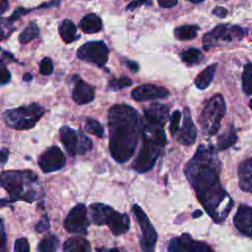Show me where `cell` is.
<instances>
[{"label": "cell", "mask_w": 252, "mask_h": 252, "mask_svg": "<svg viewBox=\"0 0 252 252\" xmlns=\"http://www.w3.org/2000/svg\"><path fill=\"white\" fill-rule=\"evenodd\" d=\"M235 227L244 235L252 236V208L240 205L234 216Z\"/></svg>", "instance_id": "obj_18"}, {"label": "cell", "mask_w": 252, "mask_h": 252, "mask_svg": "<svg viewBox=\"0 0 252 252\" xmlns=\"http://www.w3.org/2000/svg\"><path fill=\"white\" fill-rule=\"evenodd\" d=\"M6 233L4 231V226H0V252L3 250L6 244Z\"/></svg>", "instance_id": "obj_42"}, {"label": "cell", "mask_w": 252, "mask_h": 252, "mask_svg": "<svg viewBox=\"0 0 252 252\" xmlns=\"http://www.w3.org/2000/svg\"><path fill=\"white\" fill-rule=\"evenodd\" d=\"M225 111L226 106L222 95L220 94L213 95L205 103L199 116V124L202 132L207 136L215 135L220 128Z\"/></svg>", "instance_id": "obj_6"}, {"label": "cell", "mask_w": 252, "mask_h": 252, "mask_svg": "<svg viewBox=\"0 0 252 252\" xmlns=\"http://www.w3.org/2000/svg\"><path fill=\"white\" fill-rule=\"evenodd\" d=\"M189 1L194 2V3H198V2H202V1H204V0H189Z\"/></svg>", "instance_id": "obj_48"}, {"label": "cell", "mask_w": 252, "mask_h": 252, "mask_svg": "<svg viewBox=\"0 0 252 252\" xmlns=\"http://www.w3.org/2000/svg\"><path fill=\"white\" fill-rule=\"evenodd\" d=\"M63 252H92L88 240L80 236H73L63 244Z\"/></svg>", "instance_id": "obj_21"}, {"label": "cell", "mask_w": 252, "mask_h": 252, "mask_svg": "<svg viewBox=\"0 0 252 252\" xmlns=\"http://www.w3.org/2000/svg\"><path fill=\"white\" fill-rule=\"evenodd\" d=\"M202 216V211L201 210H196L193 214H192V217L193 218H199V217H201Z\"/></svg>", "instance_id": "obj_47"}, {"label": "cell", "mask_w": 252, "mask_h": 252, "mask_svg": "<svg viewBox=\"0 0 252 252\" xmlns=\"http://www.w3.org/2000/svg\"><path fill=\"white\" fill-rule=\"evenodd\" d=\"M213 14L219 16L220 18H224L227 15V10L223 7H216L213 10Z\"/></svg>", "instance_id": "obj_41"}, {"label": "cell", "mask_w": 252, "mask_h": 252, "mask_svg": "<svg viewBox=\"0 0 252 252\" xmlns=\"http://www.w3.org/2000/svg\"><path fill=\"white\" fill-rule=\"evenodd\" d=\"M168 252H215L208 244L192 239L190 234L183 233L172 238L168 243Z\"/></svg>", "instance_id": "obj_13"}, {"label": "cell", "mask_w": 252, "mask_h": 252, "mask_svg": "<svg viewBox=\"0 0 252 252\" xmlns=\"http://www.w3.org/2000/svg\"><path fill=\"white\" fill-rule=\"evenodd\" d=\"M109 50L103 41H90L83 44L77 51L79 59L93 63L96 66H103L108 60Z\"/></svg>", "instance_id": "obj_10"}, {"label": "cell", "mask_w": 252, "mask_h": 252, "mask_svg": "<svg viewBox=\"0 0 252 252\" xmlns=\"http://www.w3.org/2000/svg\"><path fill=\"white\" fill-rule=\"evenodd\" d=\"M23 80H24V81H26V82H30V81H32V74H30V73L25 74V75L23 76Z\"/></svg>", "instance_id": "obj_46"}, {"label": "cell", "mask_w": 252, "mask_h": 252, "mask_svg": "<svg viewBox=\"0 0 252 252\" xmlns=\"http://www.w3.org/2000/svg\"><path fill=\"white\" fill-rule=\"evenodd\" d=\"M249 106H250V108L252 109V99L250 100V102H249Z\"/></svg>", "instance_id": "obj_49"}, {"label": "cell", "mask_w": 252, "mask_h": 252, "mask_svg": "<svg viewBox=\"0 0 252 252\" xmlns=\"http://www.w3.org/2000/svg\"><path fill=\"white\" fill-rule=\"evenodd\" d=\"M85 130L88 133L94 135L98 138H102L104 136V130L102 125L97 120L93 118H87L85 123Z\"/></svg>", "instance_id": "obj_30"}, {"label": "cell", "mask_w": 252, "mask_h": 252, "mask_svg": "<svg viewBox=\"0 0 252 252\" xmlns=\"http://www.w3.org/2000/svg\"><path fill=\"white\" fill-rule=\"evenodd\" d=\"M217 69V64L214 63L208 66L203 72H201L195 79V85L198 89L204 90L212 83Z\"/></svg>", "instance_id": "obj_24"}, {"label": "cell", "mask_w": 252, "mask_h": 252, "mask_svg": "<svg viewBox=\"0 0 252 252\" xmlns=\"http://www.w3.org/2000/svg\"><path fill=\"white\" fill-rule=\"evenodd\" d=\"M158 3L161 8H171L177 4V0H158Z\"/></svg>", "instance_id": "obj_40"}, {"label": "cell", "mask_w": 252, "mask_h": 252, "mask_svg": "<svg viewBox=\"0 0 252 252\" xmlns=\"http://www.w3.org/2000/svg\"><path fill=\"white\" fill-rule=\"evenodd\" d=\"M126 64H127V66L133 71V72H136V71H138V69H139V66H138V64L136 63V62H132V61H127L126 62Z\"/></svg>", "instance_id": "obj_45"}, {"label": "cell", "mask_w": 252, "mask_h": 252, "mask_svg": "<svg viewBox=\"0 0 252 252\" xmlns=\"http://www.w3.org/2000/svg\"><path fill=\"white\" fill-rule=\"evenodd\" d=\"M144 119L164 126L169 118V107L161 103H152L145 109Z\"/></svg>", "instance_id": "obj_19"}, {"label": "cell", "mask_w": 252, "mask_h": 252, "mask_svg": "<svg viewBox=\"0 0 252 252\" xmlns=\"http://www.w3.org/2000/svg\"><path fill=\"white\" fill-rule=\"evenodd\" d=\"M242 89L246 94H252V63H248L244 66L242 73Z\"/></svg>", "instance_id": "obj_29"}, {"label": "cell", "mask_w": 252, "mask_h": 252, "mask_svg": "<svg viewBox=\"0 0 252 252\" xmlns=\"http://www.w3.org/2000/svg\"><path fill=\"white\" fill-rule=\"evenodd\" d=\"M237 173L241 190L252 193V158L239 164Z\"/></svg>", "instance_id": "obj_20"}, {"label": "cell", "mask_w": 252, "mask_h": 252, "mask_svg": "<svg viewBox=\"0 0 252 252\" xmlns=\"http://www.w3.org/2000/svg\"><path fill=\"white\" fill-rule=\"evenodd\" d=\"M181 118V113L179 110H174L170 117V124H169V131L171 135H174L176 132H178L179 128V122Z\"/></svg>", "instance_id": "obj_34"}, {"label": "cell", "mask_w": 252, "mask_h": 252, "mask_svg": "<svg viewBox=\"0 0 252 252\" xmlns=\"http://www.w3.org/2000/svg\"><path fill=\"white\" fill-rule=\"evenodd\" d=\"M49 227H50L49 219H48L47 216L44 215V216L41 218V220L37 222V224L35 225L34 229H35L36 232H39V233H40V232H43V231L48 230Z\"/></svg>", "instance_id": "obj_36"}, {"label": "cell", "mask_w": 252, "mask_h": 252, "mask_svg": "<svg viewBox=\"0 0 252 252\" xmlns=\"http://www.w3.org/2000/svg\"><path fill=\"white\" fill-rule=\"evenodd\" d=\"M45 109L38 103L8 109L4 112L6 124L17 130H28L32 128L44 114Z\"/></svg>", "instance_id": "obj_7"}, {"label": "cell", "mask_w": 252, "mask_h": 252, "mask_svg": "<svg viewBox=\"0 0 252 252\" xmlns=\"http://www.w3.org/2000/svg\"><path fill=\"white\" fill-rule=\"evenodd\" d=\"M199 28L194 25H183L174 30L175 36L180 40H190L197 36Z\"/></svg>", "instance_id": "obj_26"}, {"label": "cell", "mask_w": 252, "mask_h": 252, "mask_svg": "<svg viewBox=\"0 0 252 252\" xmlns=\"http://www.w3.org/2000/svg\"><path fill=\"white\" fill-rule=\"evenodd\" d=\"M177 141L185 146H189L195 143L197 132L194 126V123L191 118L190 109L188 107L184 108V116H183V125L180 130H178Z\"/></svg>", "instance_id": "obj_17"}, {"label": "cell", "mask_w": 252, "mask_h": 252, "mask_svg": "<svg viewBox=\"0 0 252 252\" xmlns=\"http://www.w3.org/2000/svg\"><path fill=\"white\" fill-rule=\"evenodd\" d=\"M133 213L136 217L137 221L140 223L143 235L140 241L142 250L144 252H155V247L157 243V232L153 224L151 223L149 218L141 209L140 206L135 204L133 206Z\"/></svg>", "instance_id": "obj_11"}, {"label": "cell", "mask_w": 252, "mask_h": 252, "mask_svg": "<svg viewBox=\"0 0 252 252\" xmlns=\"http://www.w3.org/2000/svg\"><path fill=\"white\" fill-rule=\"evenodd\" d=\"M8 6H9L8 0H0V16L7 11Z\"/></svg>", "instance_id": "obj_44"}, {"label": "cell", "mask_w": 252, "mask_h": 252, "mask_svg": "<svg viewBox=\"0 0 252 252\" xmlns=\"http://www.w3.org/2000/svg\"><path fill=\"white\" fill-rule=\"evenodd\" d=\"M181 59L187 64H195L203 59L202 52L197 48H189L181 53Z\"/></svg>", "instance_id": "obj_31"}, {"label": "cell", "mask_w": 252, "mask_h": 252, "mask_svg": "<svg viewBox=\"0 0 252 252\" xmlns=\"http://www.w3.org/2000/svg\"><path fill=\"white\" fill-rule=\"evenodd\" d=\"M143 4H151V2L149 0H131L130 4L127 6L128 10H133L135 8L140 7Z\"/></svg>", "instance_id": "obj_39"}, {"label": "cell", "mask_w": 252, "mask_h": 252, "mask_svg": "<svg viewBox=\"0 0 252 252\" xmlns=\"http://www.w3.org/2000/svg\"><path fill=\"white\" fill-rule=\"evenodd\" d=\"M53 69H54V67H53V62H52V60H51L50 58L44 57V58L40 61V63H39V72H40L42 75L47 76V75L52 74Z\"/></svg>", "instance_id": "obj_33"}, {"label": "cell", "mask_w": 252, "mask_h": 252, "mask_svg": "<svg viewBox=\"0 0 252 252\" xmlns=\"http://www.w3.org/2000/svg\"><path fill=\"white\" fill-rule=\"evenodd\" d=\"M58 238L53 234L45 235L38 244V252H56Z\"/></svg>", "instance_id": "obj_28"}, {"label": "cell", "mask_w": 252, "mask_h": 252, "mask_svg": "<svg viewBox=\"0 0 252 252\" xmlns=\"http://www.w3.org/2000/svg\"><path fill=\"white\" fill-rule=\"evenodd\" d=\"M60 140L69 155H84L93 148V142L81 130L76 131L68 126H62L59 131Z\"/></svg>", "instance_id": "obj_8"}, {"label": "cell", "mask_w": 252, "mask_h": 252, "mask_svg": "<svg viewBox=\"0 0 252 252\" xmlns=\"http://www.w3.org/2000/svg\"><path fill=\"white\" fill-rule=\"evenodd\" d=\"M39 34V29L34 22L29 24V26L20 33L19 40L22 44H26L32 40L33 38L37 37Z\"/></svg>", "instance_id": "obj_27"}, {"label": "cell", "mask_w": 252, "mask_h": 252, "mask_svg": "<svg viewBox=\"0 0 252 252\" xmlns=\"http://www.w3.org/2000/svg\"><path fill=\"white\" fill-rule=\"evenodd\" d=\"M245 30L237 26L220 25L207 32L203 38V44L205 49L212 46L230 42L234 39H240L243 37Z\"/></svg>", "instance_id": "obj_9"}, {"label": "cell", "mask_w": 252, "mask_h": 252, "mask_svg": "<svg viewBox=\"0 0 252 252\" xmlns=\"http://www.w3.org/2000/svg\"><path fill=\"white\" fill-rule=\"evenodd\" d=\"M109 150L111 157L124 163L133 156L142 133L143 119L130 105L115 104L108 111Z\"/></svg>", "instance_id": "obj_2"}, {"label": "cell", "mask_w": 252, "mask_h": 252, "mask_svg": "<svg viewBox=\"0 0 252 252\" xmlns=\"http://www.w3.org/2000/svg\"><path fill=\"white\" fill-rule=\"evenodd\" d=\"M11 79V74L8 71V69H6L5 67H1L0 68V85H5L7 83L10 82Z\"/></svg>", "instance_id": "obj_37"}, {"label": "cell", "mask_w": 252, "mask_h": 252, "mask_svg": "<svg viewBox=\"0 0 252 252\" xmlns=\"http://www.w3.org/2000/svg\"><path fill=\"white\" fill-rule=\"evenodd\" d=\"M237 141V134L234 130V128L231 126L229 128V130H227V132L223 133L218 140L217 143V149L219 151H223L226 150L228 148H230L231 146H233Z\"/></svg>", "instance_id": "obj_25"}, {"label": "cell", "mask_w": 252, "mask_h": 252, "mask_svg": "<svg viewBox=\"0 0 252 252\" xmlns=\"http://www.w3.org/2000/svg\"><path fill=\"white\" fill-rule=\"evenodd\" d=\"M8 157H9V151L8 149H1L0 150V163L1 164H5L7 159H8Z\"/></svg>", "instance_id": "obj_43"}, {"label": "cell", "mask_w": 252, "mask_h": 252, "mask_svg": "<svg viewBox=\"0 0 252 252\" xmlns=\"http://www.w3.org/2000/svg\"><path fill=\"white\" fill-rule=\"evenodd\" d=\"M29 11H30V9H25V8H22V7L18 8V9L11 15V17L8 19V22L12 23V22H14L15 20H18L22 15H24L25 13H27V12H29Z\"/></svg>", "instance_id": "obj_38"}, {"label": "cell", "mask_w": 252, "mask_h": 252, "mask_svg": "<svg viewBox=\"0 0 252 252\" xmlns=\"http://www.w3.org/2000/svg\"><path fill=\"white\" fill-rule=\"evenodd\" d=\"M75 84L72 91V98L78 104H87L94 100V88L83 81L80 77L75 76Z\"/></svg>", "instance_id": "obj_16"}, {"label": "cell", "mask_w": 252, "mask_h": 252, "mask_svg": "<svg viewBox=\"0 0 252 252\" xmlns=\"http://www.w3.org/2000/svg\"><path fill=\"white\" fill-rule=\"evenodd\" d=\"M58 32L63 41L66 43H71L75 41L78 37H80V35L77 34V28L75 24L68 19H65L60 22Z\"/></svg>", "instance_id": "obj_22"}, {"label": "cell", "mask_w": 252, "mask_h": 252, "mask_svg": "<svg viewBox=\"0 0 252 252\" xmlns=\"http://www.w3.org/2000/svg\"><path fill=\"white\" fill-rule=\"evenodd\" d=\"M80 28L86 33H94L102 29L101 19L95 14H88L80 21Z\"/></svg>", "instance_id": "obj_23"}, {"label": "cell", "mask_w": 252, "mask_h": 252, "mask_svg": "<svg viewBox=\"0 0 252 252\" xmlns=\"http://www.w3.org/2000/svg\"><path fill=\"white\" fill-rule=\"evenodd\" d=\"M220 163L212 146L201 145L187 162L184 173L196 192L200 203L218 223L228 216L233 201L221 187L219 177Z\"/></svg>", "instance_id": "obj_1"}, {"label": "cell", "mask_w": 252, "mask_h": 252, "mask_svg": "<svg viewBox=\"0 0 252 252\" xmlns=\"http://www.w3.org/2000/svg\"><path fill=\"white\" fill-rule=\"evenodd\" d=\"M14 252H30V244L27 238L21 237L15 241Z\"/></svg>", "instance_id": "obj_35"}, {"label": "cell", "mask_w": 252, "mask_h": 252, "mask_svg": "<svg viewBox=\"0 0 252 252\" xmlns=\"http://www.w3.org/2000/svg\"><path fill=\"white\" fill-rule=\"evenodd\" d=\"M66 164V158L57 146H51L38 158V165L43 172H52L61 169Z\"/></svg>", "instance_id": "obj_14"}, {"label": "cell", "mask_w": 252, "mask_h": 252, "mask_svg": "<svg viewBox=\"0 0 252 252\" xmlns=\"http://www.w3.org/2000/svg\"><path fill=\"white\" fill-rule=\"evenodd\" d=\"M90 214L93 222L97 225L107 224L114 235L125 233L130 226V220L127 214H120L111 207L94 203L90 206Z\"/></svg>", "instance_id": "obj_5"}, {"label": "cell", "mask_w": 252, "mask_h": 252, "mask_svg": "<svg viewBox=\"0 0 252 252\" xmlns=\"http://www.w3.org/2000/svg\"><path fill=\"white\" fill-rule=\"evenodd\" d=\"M141 134L143 137V146L132 167L138 172H146L156 163L161 148L166 144V136L163 126L145 119Z\"/></svg>", "instance_id": "obj_3"}, {"label": "cell", "mask_w": 252, "mask_h": 252, "mask_svg": "<svg viewBox=\"0 0 252 252\" xmlns=\"http://www.w3.org/2000/svg\"><path fill=\"white\" fill-rule=\"evenodd\" d=\"M133 84L132 80L128 77H120V78H113L108 83V88L112 91H119L121 89L130 87Z\"/></svg>", "instance_id": "obj_32"}, {"label": "cell", "mask_w": 252, "mask_h": 252, "mask_svg": "<svg viewBox=\"0 0 252 252\" xmlns=\"http://www.w3.org/2000/svg\"><path fill=\"white\" fill-rule=\"evenodd\" d=\"M168 91L160 86L156 85H141L137 88H135L131 95L135 100L138 101H145V100H151L156 98H162L168 95Z\"/></svg>", "instance_id": "obj_15"}, {"label": "cell", "mask_w": 252, "mask_h": 252, "mask_svg": "<svg viewBox=\"0 0 252 252\" xmlns=\"http://www.w3.org/2000/svg\"><path fill=\"white\" fill-rule=\"evenodd\" d=\"M90 221L87 217V208L84 204L76 205L64 220V227L71 233L86 234Z\"/></svg>", "instance_id": "obj_12"}, {"label": "cell", "mask_w": 252, "mask_h": 252, "mask_svg": "<svg viewBox=\"0 0 252 252\" xmlns=\"http://www.w3.org/2000/svg\"><path fill=\"white\" fill-rule=\"evenodd\" d=\"M0 226H3V222H2V220L0 219Z\"/></svg>", "instance_id": "obj_50"}, {"label": "cell", "mask_w": 252, "mask_h": 252, "mask_svg": "<svg viewBox=\"0 0 252 252\" xmlns=\"http://www.w3.org/2000/svg\"><path fill=\"white\" fill-rule=\"evenodd\" d=\"M36 181V175L30 170H8L0 172V186L11 196L12 201L22 199L32 202L35 193L33 190L25 192V186Z\"/></svg>", "instance_id": "obj_4"}]
</instances>
